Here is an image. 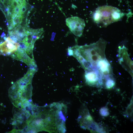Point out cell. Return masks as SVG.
Instances as JSON below:
<instances>
[{
	"label": "cell",
	"instance_id": "obj_6",
	"mask_svg": "<svg viewBox=\"0 0 133 133\" xmlns=\"http://www.w3.org/2000/svg\"><path fill=\"white\" fill-rule=\"evenodd\" d=\"M96 67L101 75L103 80L112 76L110 64L105 58L100 60L97 62Z\"/></svg>",
	"mask_w": 133,
	"mask_h": 133
},
{
	"label": "cell",
	"instance_id": "obj_10",
	"mask_svg": "<svg viewBox=\"0 0 133 133\" xmlns=\"http://www.w3.org/2000/svg\"><path fill=\"white\" fill-rule=\"evenodd\" d=\"M5 35V34L4 33H3L2 34V35H1V36L2 37H3L4 35Z\"/></svg>",
	"mask_w": 133,
	"mask_h": 133
},
{
	"label": "cell",
	"instance_id": "obj_2",
	"mask_svg": "<svg viewBox=\"0 0 133 133\" xmlns=\"http://www.w3.org/2000/svg\"><path fill=\"white\" fill-rule=\"evenodd\" d=\"M123 13L116 8L108 6L98 7L93 15V19L98 26L105 27L111 23L120 20Z\"/></svg>",
	"mask_w": 133,
	"mask_h": 133
},
{
	"label": "cell",
	"instance_id": "obj_8",
	"mask_svg": "<svg viewBox=\"0 0 133 133\" xmlns=\"http://www.w3.org/2000/svg\"><path fill=\"white\" fill-rule=\"evenodd\" d=\"M100 112V115L103 116H107L109 114L108 109L105 107L101 108Z\"/></svg>",
	"mask_w": 133,
	"mask_h": 133
},
{
	"label": "cell",
	"instance_id": "obj_9",
	"mask_svg": "<svg viewBox=\"0 0 133 133\" xmlns=\"http://www.w3.org/2000/svg\"><path fill=\"white\" fill-rule=\"evenodd\" d=\"M12 5L15 8L19 6L16 0H14L12 1Z\"/></svg>",
	"mask_w": 133,
	"mask_h": 133
},
{
	"label": "cell",
	"instance_id": "obj_5",
	"mask_svg": "<svg viewBox=\"0 0 133 133\" xmlns=\"http://www.w3.org/2000/svg\"><path fill=\"white\" fill-rule=\"evenodd\" d=\"M11 56L14 59L24 63L30 68H37L34 58L31 57L26 53L25 50L19 47L17 50L11 55Z\"/></svg>",
	"mask_w": 133,
	"mask_h": 133
},
{
	"label": "cell",
	"instance_id": "obj_4",
	"mask_svg": "<svg viewBox=\"0 0 133 133\" xmlns=\"http://www.w3.org/2000/svg\"><path fill=\"white\" fill-rule=\"evenodd\" d=\"M85 77L86 83L90 86L99 87L103 84L102 76L96 67L86 71Z\"/></svg>",
	"mask_w": 133,
	"mask_h": 133
},
{
	"label": "cell",
	"instance_id": "obj_1",
	"mask_svg": "<svg viewBox=\"0 0 133 133\" xmlns=\"http://www.w3.org/2000/svg\"><path fill=\"white\" fill-rule=\"evenodd\" d=\"M106 42L100 39L90 45L76 46L71 48L73 55L86 71L96 67L97 62L105 58L104 51Z\"/></svg>",
	"mask_w": 133,
	"mask_h": 133
},
{
	"label": "cell",
	"instance_id": "obj_7",
	"mask_svg": "<svg viewBox=\"0 0 133 133\" xmlns=\"http://www.w3.org/2000/svg\"><path fill=\"white\" fill-rule=\"evenodd\" d=\"M104 79L105 80V86L107 88L110 89L114 86L115 82L112 76L107 78Z\"/></svg>",
	"mask_w": 133,
	"mask_h": 133
},
{
	"label": "cell",
	"instance_id": "obj_3",
	"mask_svg": "<svg viewBox=\"0 0 133 133\" xmlns=\"http://www.w3.org/2000/svg\"><path fill=\"white\" fill-rule=\"evenodd\" d=\"M66 23L70 31L75 35L80 37L82 35L85 26L83 19L77 17L67 18Z\"/></svg>",
	"mask_w": 133,
	"mask_h": 133
}]
</instances>
